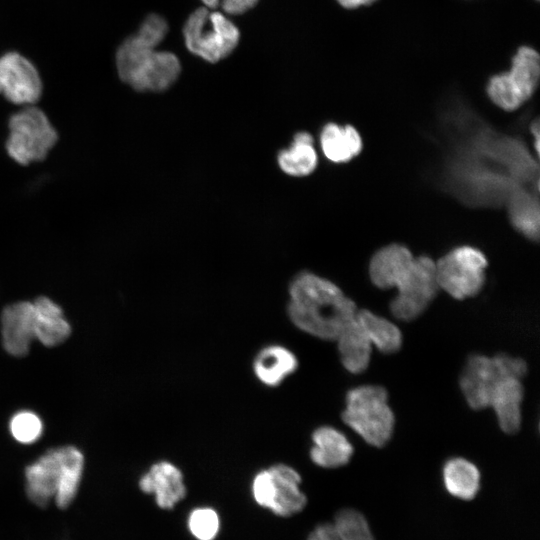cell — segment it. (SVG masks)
<instances>
[{
	"label": "cell",
	"mask_w": 540,
	"mask_h": 540,
	"mask_svg": "<svg viewBox=\"0 0 540 540\" xmlns=\"http://www.w3.org/2000/svg\"><path fill=\"white\" fill-rule=\"evenodd\" d=\"M487 265L486 256L479 249L454 248L435 262L439 289L458 300L476 296L484 286Z\"/></svg>",
	"instance_id": "8"
},
{
	"label": "cell",
	"mask_w": 540,
	"mask_h": 540,
	"mask_svg": "<svg viewBox=\"0 0 540 540\" xmlns=\"http://www.w3.org/2000/svg\"><path fill=\"white\" fill-rule=\"evenodd\" d=\"M535 1H538V0H535Z\"/></svg>",
	"instance_id": "33"
},
{
	"label": "cell",
	"mask_w": 540,
	"mask_h": 540,
	"mask_svg": "<svg viewBox=\"0 0 540 540\" xmlns=\"http://www.w3.org/2000/svg\"><path fill=\"white\" fill-rule=\"evenodd\" d=\"M256 378L268 387L280 385L298 368L295 354L282 345H268L262 348L253 360Z\"/></svg>",
	"instance_id": "18"
},
{
	"label": "cell",
	"mask_w": 540,
	"mask_h": 540,
	"mask_svg": "<svg viewBox=\"0 0 540 540\" xmlns=\"http://www.w3.org/2000/svg\"><path fill=\"white\" fill-rule=\"evenodd\" d=\"M508 215L515 229L526 238L539 239V201L527 188L512 192L506 200Z\"/></svg>",
	"instance_id": "23"
},
{
	"label": "cell",
	"mask_w": 540,
	"mask_h": 540,
	"mask_svg": "<svg viewBox=\"0 0 540 540\" xmlns=\"http://www.w3.org/2000/svg\"><path fill=\"white\" fill-rule=\"evenodd\" d=\"M63 463L62 447L49 450L37 461L26 467V491L29 499L40 507H46L55 497Z\"/></svg>",
	"instance_id": "13"
},
{
	"label": "cell",
	"mask_w": 540,
	"mask_h": 540,
	"mask_svg": "<svg viewBox=\"0 0 540 540\" xmlns=\"http://www.w3.org/2000/svg\"><path fill=\"white\" fill-rule=\"evenodd\" d=\"M342 420L368 444L384 446L395 425L386 389L379 385H362L349 390Z\"/></svg>",
	"instance_id": "3"
},
{
	"label": "cell",
	"mask_w": 540,
	"mask_h": 540,
	"mask_svg": "<svg viewBox=\"0 0 540 540\" xmlns=\"http://www.w3.org/2000/svg\"><path fill=\"white\" fill-rule=\"evenodd\" d=\"M140 489L147 494H154L156 504L170 510L186 497V486L181 470L171 462L154 463L139 480Z\"/></svg>",
	"instance_id": "14"
},
{
	"label": "cell",
	"mask_w": 540,
	"mask_h": 540,
	"mask_svg": "<svg viewBox=\"0 0 540 540\" xmlns=\"http://www.w3.org/2000/svg\"><path fill=\"white\" fill-rule=\"evenodd\" d=\"M503 374L496 357L472 354L461 372L459 385L468 405L474 410L489 407L492 390Z\"/></svg>",
	"instance_id": "11"
},
{
	"label": "cell",
	"mask_w": 540,
	"mask_h": 540,
	"mask_svg": "<svg viewBox=\"0 0 540 540\" xmlns=\"http://www.w3.org/2000/svg\"><path fill=\"white\" fill-rule=\"evenodd\" d=\"M61 480L55 494V502L59 508H67L74 500L81 481L84 457L76 447L65 446Z\"/></svg>",
	"instance_id": "26"
},
{
	"label": "cell",
	"mask_w": 540,
	"mask_h": 540,
	"mask_svg": "<svg viewBox=\"0 0 540 540\" xmlns=\"http://www.w3.org/2000/svg\"><path fill=\"white\" fill-rule=\"evenodd\" d=\"M188 528L197 540H214L219 533L220 519L212 508H197L188 517Z\"/></svg>",
	"instance_id": "29"
},
{
	"label": "cell",
	"mask_w": 540,
	"mask_h": 540,
	"mask_svg": "<svg viewBox=\"0 0 540 540\" xmlns=\"http://www.w3.org/2000/svg\"><path fill=\"white\" fill-rule=\"evenodd\" d=\"M414 256L401 244H390L378 250L371 258L369 275L380 289L396 288L411 268Z\"/></svg>",
	"instance_id": "15"
},
{
	"label": "cell",
	"mask_w": 540,
	"mask_h": 540,
	"mask_svg": "<svg viewBox=\"0 0 540 540\" xmlns=\"http://www.w3.org/2000/svg\"><path fill=\"white\" fill-rule=\"evenodd\" d=\"M342 7L346 9H356L361 6L371 5L377 0H336Z\"/></svg>",
	"instance_id": "32"
},
{
	"label": "cell",
	"mask_w": 540,
	"mask_h": 540,
	"mask_svg": "<svg viewBox=\"0 0 540 540\" xmlns=\"http://www.w3.org/2000/svg\"><path fill=\"white\" fill-rule=\"evenodd\" d=\"M288 293L287 314L291 322L323 340H335L358 310L336 284L309 271L292 279Z\"/></svg>",
	"instance_id": "1"
},
{
	"label": "cell",
	"mask_w": 540,
	"mask_h": 540,
	"mask_svg": "<svg viewBox=\"0 0 540 540\" xmlns=\"http://www.w3.org/2000/svg\"><path fill=\"white\" fill-rule=\"evenodd\" d=\"M168 26L159 15H149L136 34L126 39L116 54L120 79L140 92H161L177 80L181 66L171 52L159 51Z\"/></svg>",
	"instance_id": "2"
},
{
	"label": "cell",
	"mask_w": 540,
	"mask_h": 540,
	"mask_svg": "<svg viewBox=\"0 0 540 540\" xmlns=\"http://www.w3.org/2000/svg\"><path fill=\"white\" fill-rule=\"evenodd\" d=\"M320 147L325 157L333 163H345L362 150L359 132L351 125L329 122L320 132Z\"/></svg>",
	"instance_id": "22"
},
{
	"label": "cell",
	"mask_w": 540,
	"mask_h": 540,
	"mask_svg": "<svg viewBox=\"0 0 540 540\" xmlns=\"http://www.w3.org/2000/svg\"><path fill=\"white\" fill-rule=\"evenodd\" d=\"M9 429L15 440L22 444H31L40 438L43 424L35 413L20 411L11 418Z\"/></svg>",
	"instance_id": "28"
},
{
	"label": "cell",
	"mask_w": 540,
	"mask_h": 540,
	"mask_svg": "<svg viewBox=\"0 0 540 540\" xmlns=\"http://www.w3.org/2000/svg\"><path fill=\"white\" fill-rule=\"evenodd\" d=\"M8 128L6 151L21 165L45 159L58 140V133L46 114L32 105L12 115Z\"/></svg>",
	"instance_id": "4"
},
{
	"label": "cell",
	"mask_w": 540,
	"mask_h": 540,
	"mask_svg": "<svg viewBox=\"0 0 540 540\" xmlns=\"http://www.w3.org/2000/svg\"><path fill=\"white\" fill-rule=\"evenodd\" d=\"M277 164L289 176L304 177L312 174L318 165L313 136L307 131L297 132L290 146L277 153Z\"/></svg>",
	"instance_id": "21"
},
{
	"label": "cell",
	"mask_w": 540,
	"mask_h": 540,
	"mask_svg": "<svg viewBox=\"0 0 540 540\" xmlns=\"http://www.w3.org/2000/svg\"><path fill=\"white\" fill-rule=\"evenodd\" d=\"M35 310V338L44 346L54 347L70 335L71 327L62 309L51 299L40 296L33 302Z\"/></svg>",
	"instance_id": "20"
},
{
	"label": "cell",
	"mask_w": 540,
	"mask_h": 540,
	"mask_svg": "<svg viewBox=\"0 0 540 540\" xmlns=\"http://www.w3.org/2000/svg\"><path fill=\"white\" fill-rule=\"evenodd\" d=\"M312 462L323 468H338L346 465L353 455V446L347 437L331 426L316 428L311 436Z\"/></svg>",
	"instance_id": "17"
},
{
	"label": "cell",
	"mask_w": 540,
	"mask_h": 540,
	"mask_svg": "<svg viewBox=\"0 0 540 540\" xmlns=\"http://www.w3.org/2000/svg\"><path fill=\"white\" fill-rule=\"evenodd\" d=\"M443 480L447 491L459 499L474 498L480 486V473L470 461L454 457L443 467Z\"/></svg>",
	"instance_id": "24"
},
{
	"label": "cell",
	"mask_w": 540,
	"mask_h": 540,
	"mask_svg": "<svg viewBox=\"0 0 540 540\" xmlns=\"http://www.w3.org/2000/svg\"><path fill=\"white\" fill-rule=\"evenodd\" d=\"M524 389L521 379L503 377L494 386L489 407L493 408L501 430L516 433L521 425V402Z\"/></svg>",
	"instance_id": "16"
},
{
	"label": "cell",
	"mask_w": 540,
	"mask_h": 540,
	"mask_svg": "<svg viewBox=\"0 0 540 540\" xmlns=\"http://www.w3.org/2000/svg\"><path fill=\"white\" fill-rule=\"evenodd\" d=\"M42 93L37 69L25 57L10 52L0 57V94L18 105H33Z\"/></svg>",
	"instance_id": "10"
},
{
	"label": "cell",
	"mask_w": 540,
	"mask_h": 540,
	"mask_svg": "<svg viewBox=\"0 0 540 540\" xmlns=\"http://www.w3.org/2000/svg\"><path fill=\"white\" fill-rule=\"evenodd\" d=\"M308 540H341L333 524L318 525L309 535Z\"/></svg>",
	"instance_id": "31"
},
{
	"label": "cell",
	"mask_w": 540,
	"mask_h": 540,
	"mask_svg": "<svg viewBox=\"0 0 540 540\" xmlns=\"http://www.w3.org/2000/svg\"><path fill=\"white\" fill-rule=\"evenodd\" d=\"M335 340L345 369L352 374L364 372L370 362L372 344L356 316L345 325Z\"/></svg>",
	"instance_id": "19"
},
{
	"label": "cell",
	"mask_w": 540,
	"mask_h": 540,
	"mask_svg": "<svg viewBox=\"0 0 540 540\" xmlns=\"http://www.w3.org/2000/svg\"><path fill=\"white\" fill-rule=\"evenodd\" d=\"M301 476L289 465L275 464L259 471L252 480L255 502L281 517L301 512L307 503L300 489Z\"/></svg>",
	"instance_id": "7"
},
{
	"label": "cell",
	"mask_w": 540,
	"mask_h": 540,
	"mask_svg": "<svg viewBox=\"0 0 540 540\" xmlns=\"http://www.w3.org/2000/svg\"><path fill=\"white\" fill-rule=\"evenodd\" d=\"M540 77L538 52L521 46L512 57L511 68L493 75L486 86L490 100L505 111H514L534 94Z\"/></svg>",
	"instance_id": "6"
},
{
	"label": "cell",
	"mask_w": 540,
	"mask_h": 540,
	"mask_svg": "<svg viewBox=\"0 0 540 540\" xmlns=\"http://www.w3.org/2000/svg\"><path fill=\"white\" fill-rule=\"evenodd\" d=\"M183 34L187 48L209 62L228 56L239 41L237 27L221 12L207 7L189 16Z\"/></svg>",
	"instance_id": "5"
},
{
	"label": "cell",
	"mask_w": 540,
	"mask_h": 540,
	"mask_svg": "<svg viewBox=\"0 0 540 540\" xmlns=\"http://www.w3.org/2000/svg\"><path fill=\"white\" fill-rule=\"evenodd\" d=\"M341 540H374L365 517L353 509H343L333 524Z\"/></svg>",
	"instance_id": "27"
},
{
	"label": "cell",
	"mask_w": 540,
	"mask_h": 540,
	"mask_svg": "<svg viewBox=\"0 0 540 540\" xmlns=\"http://www.w3.org/2000/svg\"><path fill=\"white\" fill-rule=\"evenodd\" d=\"M398 293L390 302V311L398 320L419 317L439 290L435 262L429 256L414 258L413 264L397 285Z\"/></svg>",
	"instance_id": "9"
},
{
	"label": "cell",
	"mask_w": 540,
	"mask_h": 540,
	"mask_svg": "<svg viewBox=\"0 0 540 540\" xmlns=\"http://www.w3.org/2000/svg\"><path fill=\"white\" fill-rule=\"evenodd\" d=\"M356 320L363 328L371 344L380 352L391 354L400 349L402 333L391 321L366 309L357 310Z\"/></svg>",
	"instance_id": "25"
},
{
	"label": "cell",
	"mask_w": 540,
	"mask_h": 540,
	"mask_svg": "<svg viewBox=\"0 0 540 540\" xmlns=\"http://www.w3.org/2000/svg\"><path fill=\"white\" fill-rule=\"evenodd\" d=\"M1 336L5 350L15 356H25L35 338L33 302L19 301L6 306L1 313Z\"/></svg>",
	"instance_id": "12"
},
{
	"label": "cell",
	"mask_w": 540,
	"mask_h": 540,
	"mask_svg": "<svg viewBox=\"0 0 540 540\" xmlns=\"http://www.w3.org/2000/svg\"><path fill=\"white\" fill-rule=\"evenodd\" d=\"M258 0H202L207 8H220L227 14H241L251 9Z\"/></svg>",
	"instance_id": "30"
}]
</instances>
